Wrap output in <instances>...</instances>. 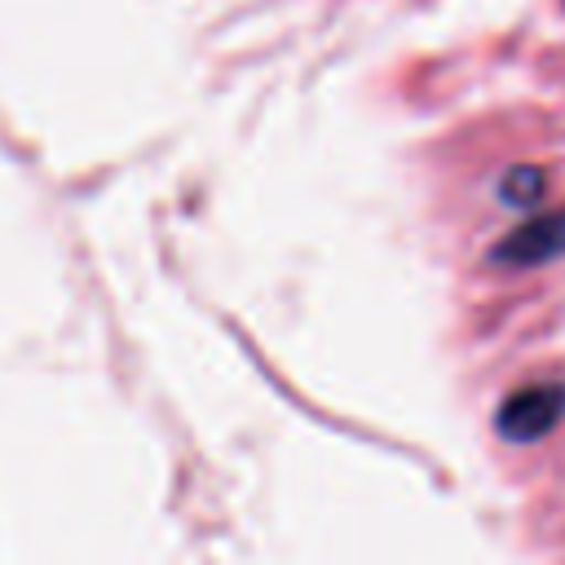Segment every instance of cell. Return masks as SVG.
<instances>
[{
  "mask_svg": "<svg viewBox=\"0 0 565 565\" xmlns=\"http://www.w3.org/2000/svg\"><path fill=\"white\" fill-rule=\"evenodd\" d=\"M565 419V384H525L494 406V433L512 446L543 441Z\"/></svg>",
  "mask_w": 565,
  "mask_h": 565,
  "instance_id": "cell-1",
  "label": "cell"
},
{
  "mask_svg": "<svg viewBox=\"0 0 565 565\" xmlns=\"http://www.w3.org/2000/svg\"><path fill=\"white\" fill-rule=\"evenodd\" d=\"M556 256H565V212L530 216L525 225H516L490 247V265H512V269H530Z\"/></svg>",
  "mask_w": 565,
  "mask_h": 565,
  "instance_id": "cell-2",
  "label": "cell"
},
{
  "mask_svg": "<svg viewBox=\"0 0 565 565\" xmlns=\"http://www.w3.org/2000/svg\"><path fill=\"white\" fill-rule=\"evenodd\" d=\"M539 199H543V172L539 168H508L499 177V203L530 212V207H539Z\"/></svg>",
  "mask_w": 565,
  "mask_h": 565,
  "instance_id": "cell-3",
  "label": "cell"
}]
</instances>
